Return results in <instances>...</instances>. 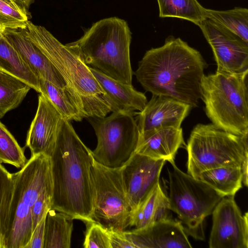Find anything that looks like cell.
<instances>
[{
    "label": "cell",
    "instance_id": "23",
    "mask_svg": "<svg viewBox=\"0 0 248 248\" xmlns=\"http://www.w3.org/2000/svg\"><path fill=\"white\" fill-rule=\"evenodd\" d=\"M73 219L50 209L46 219L44 248H69L73 231Z\"/></svg>",
    "mask_w": 248,
    "mask_h": 248
},
{
    "label": "cell",
    "instance_id": "34",
    "mask_svg": "<svg viewBox=\"0 0 248 248\" xmlns=\"http://www.w3.org/2000/svg\"><path fill=\"white\" fill-rule=\"evenodd\" d=\"M111 248H133L127 238L124 231L114 232L108 231Z\"/></svg>",
    "mask_w": 248,
    "mask_h": 248
},
{
    "label": "cell",
    "instance_id": "5",
    "mask_svg": "<svg viewBox=\"0 0 248 248\" xmlns=\"http://www.w3.org/2000/svg\"><path fill=\"white\" fill-rule=\"evenodd\" d=\"M248 75L216 71L204 75L201 83V99L212 123L241 136H248Z\"/></svg>",
    "mask_w": 248,
    "mask_h": 248
},
{
    "label": "cell",
    "instance_id": "13",
    "mask_svg": "<svg viewBox=\"0 0 248 248\" xmlns=\"http://www.w3.org/2000/svg\"><path fill=\"white\" fill-rule=\"evenodd\" d=\"M165 162L162 159H154L134 153L121 167L122 177L132 212L159 182L160 173Z\"/></svg>",
    "mask_w": 248,
    "mask_h": 248
},
{
    "label": "cell",
    "instance_id": "33",
    "mask_svg": "<svg viewBox=\"0 0 248 248\" xmlns=\"http://www.w3.org/2000/svg\"><path fill=\"white\" fill-rule=\"evenodd\" d=\"M46 217L45 216L37 224L25 248H44Z\"/></svg>",
    "mask_w": 248,
    "mask_h": 248
},
{
    "label": "cell",
    "instance_id": "30",
    "mask_svg": "<svg viewBox=\"0 0 248 248\" xmlns=\"http://www.w3.org/2000/svg\"><path fill=\"white\" fill-rule=\"evenodd\" d=\"M28 15L0 0V31L25 29Z\"/></svg>",
    "mask_w": 248,
    "mask_h": 248
},
{
    "label": "cell",
    "instance_id": "39",
    "mask_svg": "<svg viewBox=\"0 0 248 248\" xmlns=\"http://www.w3.org/2000/svg\"></svg>",
    "mask_w": 248,
    "mask_h": 248
},
{
    "label": "cell",
    "instance_id": "6",
    "mask_svg": "<svg viewBox=\"0 0 248 248\" xmlns=\"http://www.w3.org/2000/svg\"><path fill=\"white\" fill-rule=\"evenodd\" d=\"M12 174L14 187L5 248H25L32 233V207L41 192L52 186L50 157L43 154L31 155Z\"/></svg>",
    "mask_w": 248,
    "mask_h": 248
},
{
    "label": "cell",
    "instance_id": "28",
    "mask_svg": "<svg viewBox=\"0 0 248 248\" xmlns=\"http://www.w3.org/2000/svg\"><path fill=\"white\" fill-rule=\"evenodd\" d=\"M13 187L12 173L0 164V248H5Z\"/></svg>",
    "mask_w": 248,
    "mask_h": 248
},
{
    "label": "cell",
    "instance_id": "26",
    "mask_svg": "<svg viewBox=\"0 0 248 248\" xmlns=\"http://www.w3.org/2000/svg\"><path fill=\"white\" fill-rule=\"evenodd\" d=\"M160 17H176L197 26L206 19L203 7L197 0H157Z\"/></svg>",
    "mask_w": 248,
    "mask_h": 248
},
{
    "label": "cell",
    "instance_id": "25",
    "mask_svg": "<svg viewBox=\"0 0 248 248\" xmlns=\"http://www.w3.org/2000/svg\"><path fill=\"white\" fill-rule=\"evenodd\" d=\"M31 89L22 80L0 70V120L21 103Z\"/></svg>",
    "mask_w": 248,
    "mask_h": 248
},
{
    "label": "cell",
    "instance_id": "24",
    "mask_svg": "<svg viewBox=\"0 0 248 248\" xmlns=\"http://www.w3.org/2000/svg\"><path fill=\"white\" fill-rule=\"evenodd\" d=\"M39 79L40 93L50 101L63 119L68 121L80 122L85 118L67 87H60L44 79Z\"/></svg>",
    "mask_w": 248,
    "mask_h": 248
},
{
    "label": "cell",
    "instance_id": "32",
    "mask_svg": "<svg viewBox=\"0 0 248 248\" xmlns=\"http://www.w3.org/2000/svg\"><path fill=\"white\" fill-rule=\"evenodd\" d=\"M53 186L45 188L36 201L31 211L32 232L51 208Z\"/></svg>",
    "mask_w": 248,
    "mask_h": 248
},
{
    "label": "cell",
    "instance_id": "27",
    "mask_svg": "<svg viewBox=\"0 0 248 248\" xmlns=\"http://www.w3.org/2000/svg\"><path fill=\"white\" fill-rule=\"evenodd\" d=\"M206 18L217 23L237 35L248 43V9L235 7L219 11L204 8Z\"/></svg>",
    "mask_w": 248,
    "mask_h": 248
},
{
    "label": "cell",
    "instance_id": "10",
    "mask_svg": "<svg viewBox=\"0 0 248 248\" xmlns=\"http://www.w3.org/2000/svg\"><path fill=\"white\" fill-rule=\"evenodd\" d=\"M134 113L117 111L107 117L87 118L97 137V146L92 151L96 162L117 168L130 159L135 152L139 136Z\"/></svg>",
    "mask_w": 248,
    "mask_h": 248
},
{
    "label": "cell",
    "instance_id": "14",
    "mask_svg": "<svg viewBox=\"0 0 248 248\" xmlns=\"http://www.w3.org/2000/svg\"><path fill=\"white\" fill-rule=\"evenodd\" d=\"M62 117L50 101L40 93L35 115L29 129L26 146L31 155L50 157L54 150Z\"/></svg>",
    "mask_w": 248,
    "mask_h": 248
},
{
    "label": "cell",
    "instance_id": "11",
    "mask_svg": "<svg viewBox=\"0 0 248 248\" xmlns=\"http://www.w3.org/2000/svg\"><path fill=\"white\" fill-rule=\"evenodd\" d=\"M199 27L212 48L216 71L231 74L248 71V43L209 19H205Z\"/></svg>",
    "mask_w": 248,
    "mask_h": 248
},
{
    "label": "cell",
    "instance_id": "37",
    "mask_svg": "<svg viewBox=\"0 0 248 248\" xmlns=\"http://www.w3.org/2000/svg\"><path fill=\"white\" fill-rule=\"evenodd\" d=\"M3 1L6 2L7 3L10 4L11 6L13 7L14 8L22 12L19 6L17 5L15 0H2Z\"/></svg>",
    "mask_w": 248,
    "mask_h": 248
},
{
    "label": "cell",
    "instance_id": "4",
    "mask_svg": "<svg viewBox=\"0 0 248 248\" xmlns=\"http://www.w3.org/2000/svg\"><path fill=\"white\" fill-rule=\"evenodd\" d=\"M131 39L127 22L109 17L95 22L79 39L66 45L87 65L123 83L132 84Z\"/></svg>",
    "mask_w": 248,
    "mask_h": 248
},
{
    "label": "cell",
    "instance_id": "1",
    "mask_svg": "<svg viewBox=\"0 0 248 248\" xmlns=\"http://www.w3.org/2000/svg\"><path fill=\"white\" fill-rule=\"evenodd\" d=\"M207 63L200 52L180 38L169 36L164 44L146 52L135 72L137 80L152 95L171 98L196 107Z\"/></svg>",
    "mask_w": 248,
    "mask_h": 248
},
{
    "label": "cell",
    "instance_id": "9",
    "mask_svg": "<svg viewBox=\"0 0 248 248\" xmlns=\"http://www.w3.org/2000/svg\"><path fill=\"white\" fill-rule=\"evenodd\" d=\"M91 174L93 191L92 221L109 231H125L129 226L132 209L121 167H108L93 158Z\"/></svg>",
    "mask_w": 248,
    "mask_h": 248
},
{
    "label": "cell",
    "instance_id": "20",
    "mask_svg": "<svg viewBox=\"0 0 248 248\" xmlns=\"http://www.w3.org/2000/svg\"><path fill=\"white\" fill-rule=\"evenodd\" d=\"M168 196L158 183L143 202L131 214L129 227L146 228L155 222L170 218Z\"/></svg>",
    "mask_w": 248,
    "mask_h": 248
},
{
    "label": "cell",
    "instance_id": "36",
    "mask_svg": "<svg viewBox=\"0 0 248 248\" xmlns=\"http://www.w3.org/2000/svg\"><path fill=\"white\" fill-rule=\"evenodd\" d=\"M21 11L28 15V11L33 0H15Z\"/></svg>",
    "mask_w": 248,
    "mask_h": 248
},
{
    "label": "cell",
    "instance_id": "17",
    "mask_svg": "<svg viewBox=\"0 0 248 248\" xmlns=\"http://www.w3.org/2000/svg\"><path fill=\"white\" fill-rule=\"evenodd\" d=\"M2 32L39 78L60 87H67L62 75L28 38L25 29H5Z\"/></svg>",
    "mask_w": 248,
    "mask_h": 248
},
{
    "label": "cell",
    "instance_id": "29",
    "mask_svg": "<svg viewBox=\"0 0 248 248\" xmlns=\"http://www.w3.org/2000/svg\"><path fill=\"white\" fill-rule=\"evenodd\" d=\"M26 162L23 149L0 121V163L21 169Z\"/></svg>",
    "mask_w": 248,
    "mask_h": 248
},
{
    "label": "cell",
    "instance_id": "18",
    "mask_svg": "<svg viewBox=\"0 0 248 248\" xmlns=\"http://www.w3.org/2000/svg\"><path fill=\"white\" fill-rule=\"evenodd\" d=\"M183 146L186 145L181 127H164L139 135L135 153L171 164Z\"/></svg>",
    "mask_w": 248,
    "mask_h": 248
},
{
    "label": "cell",
    "instance_id": "38",
    "mask_svg": "<svg viewBox=\"0 0 248 248\" xmlns=\"http://www.w3.org/2000/svg\"><path fill=\"white\" fill-rule=\"evenodd\" d=\"M0 164H1V163H0Z\"/></svg>",
    "mask_w": 248,
    "mask_h": 248
},
{
    "label": "cell",
    "instance_id": "22",
    "mask_svg": "<svg viewBox=\"0 0 248 248\" xmlns=\"http://www.w3.org/2000/svg\"><path fill=\"white\" fill-rule=\"evenodd\" d=\"M198 179L224 197L234 196L242 186L241 166H224L202 172Z\"/></svg>",
    "mask_w": 248,
    "mask_h": 248
},
{
    "label": "cell",
    "instance_id": "35",
    "mask_svg": "<svg viewBox=\"0 0 248 248\" xmlns=\"http://www.w3.org/2000/svg\"><path fill=\"white\" fill-rule=\"evenodd\" d=\"M241 170L242 173V183L245 186H248V154L246 155L242 162Z\"/></svg>",
    "mask_w": 248,
    "mask_h": 248
},
{
    "label": "cell",
    "instance_id": "12",
    "mask_svg": "<svg viewBox=\"0 0 248 248\" xmlns=\"http://www.w3.org/2000/svg\"><path fill=\"white\" fill-rule=\"evenodd\" d=\"M212 214L210 248H248V213L242 214L234 196L223 197Z\"/></svg>",
    "mask_w": 248,
    "mask_h": 248
},
{
    "label": "cell",
    "instance_id": "3",
    "mask_svg": "<svg viewBox=\"0 0 248 248\" xmlns=\"http://www.w3.org/2000/svg\"><path fill=\"white\" fill-rule=\"evenodd\" d=\"M25 30L28 38L63 77L85 118L104 117L117 111L90 67L78 55L43 26L28 20Z\"/></svg>",
    "mask_w": 248,
    "mask_h": 248
},
{
    "label": "cell",
    "instance_id": "31",
    "mask_svg": "<svg viewBox=\"0 0 248 248\" xmlns=\"http://www.w3.org/2000/svg\"><path fill=\"white\" fill-rule=\"evenodd\" d=\"M83 247L85 248H111L108 231L100 224L87 221Z\"/></svg>",
    "mask_w": 248,
    "mask_h": 248
},
{
    "label": "cell",
    "instance_id": "16",
    "mask_svg": "<svg viewBox=\"0 0 248 248\" xmlns=\"http://www.w3.org/2000/svg\"><path fill=\"white\" fill-rule=\"evenodd\" d=\"M133 248H191L184 226L171 217L141 229L124 231Z\"/></svg>",
    "mask_w": 248,
    "mask_h": 248
},
{
    "label": "cell",
    "instance_id": "7",
    "mask_svg": "<svg viewBox=\"0 0 248 248\" xmlns=\"http://www.w3.org/2000/svg\"><path fill=\"white\" fill-rule=\"evenodd\" d=\"M248 136L223 130L212 124H197L187 141V172L198 178L207 170L224 166H241L248 154Z\"/></svg>",
    "mask_w": 248,
    "mask_h": 248
},
{
    "label": "cell",
    "instance_id": "21",
    "mask_svg": "<svg viewBox=\"0 0 248 248\" xmlns=\"http://www.w3.org/2000/svg\"><path fill=\"white\" fill-rule=\"evenodd\" d=\"M0 70L22 80L40 93L39 79L17 50L0 31Z\"/></svg>",
    "mask_w": 248,
    "mask_h": 248
},
{
    "label": "cell",
    "instance_id": "15",
    "mask_svg": "<svg viewBox=\"0 0 248 248\" xmlns=\"http://www.w3.org/2000/svg\"><path fill=\"white\" fill-rule=\"evenodd\" d=\"M191 108L176 99L152 95L144 108L134 113L139 135L164 127L180 128Z\"/></svg>",
    "mask_w": 248,
    "mask_h": 248
},
{
    "label": "cell",
    "instance_id": "2",
    "mask_svg": "<svg viewBox=\"0 0 248 248\" xmlns=\"http://www.w3.org/2000/svg\"><path fill=\"white\" fill-rule=\"evenodd\" d=\"M92 151L63 118L50 156L53 193L51 209L73 219L92 221L93 191Z\"/></svg>",
    "mask_w": 248,
    "mask_h": 248
},
{
    "label": "cell",
    "instance_id": "8",
    "mask_svg": "<svg viewBox=\"0 0 248 248\" xmlns=\"http://www.w3.org/2000/svg\"><path fill=\"white\" fill-rule=\"evenodd\" d=\"M168 170L170 208L177 215L186 233L204 238L203 221L223 197L209 185L180 170L175 162Z\"/></svg>",
    "mask_w": 248,
    "mask_h": 248
},
{
    "label": "cell",
    "instance_id": "19",
    "mask_svg": "<svg viewBox=\"0 0 248 248\" xmlns=\"http://www.w3.org/2000/svg\"><path fill=\"white\" fill-rule=\"evenodd\" d=\"M90 67L117 111H140L144 108L148 102L144 93L137 91L132 84L123 83Z\"/></svg>",
    "mask_w": 248,
    "mask_h": 248
}]
</instances>
